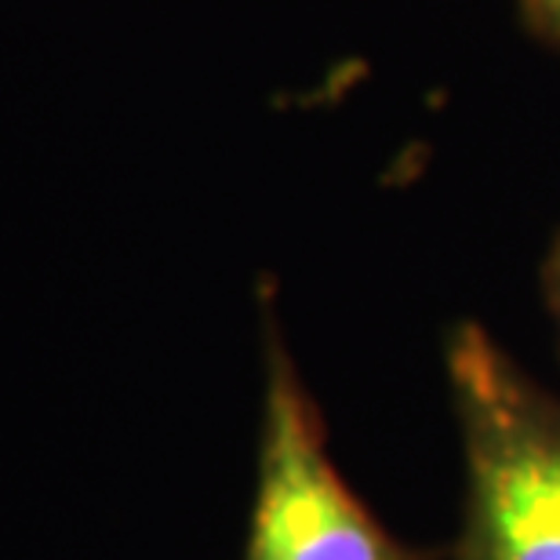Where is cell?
Segmentation results:
<instances>
[{
    "label": "cell",
    "instance_id": "obj_4",
    "mask_svg": "<svg viewBox=\"0 0 560 560\" xmlns=\"http://www.w3.org/2000/svg\"><path fill=\"white\" fill-rule=\"evenodd\" d=\"M546 291H550V306H553V317H557V328H560V241L546 262Z\"/></svg>",
    "mask_w": 560,
    "mask_h": 560
},
{
    "label": "cell",
    "instance_id": "obj_1",
    "mask_svg": "<svg viewBox=\"0 0 560 560\" xmlns=\"http://www.w3.org/2000/svg\"><path fill=\"white\" fill-rule=\"evenodd\" d=\"M447 383L466 452L455 560H560V400L474 320L447 339Z\"/></svg>",
    "mask_w": 560,
    "mask_h": 560
},
{
    "label": "cell",
    "instance_id": "obj_2",
    "mask_svg": "<svg viewBox=\"0 0 560 560\" xmlns=\"http://www.w3.org/2000/svg\"><path fill=\"white\" fill-rule=\"evenodd\" d=\"M244 560H430L400 546L346 488L273 317H266L259 480Z\"/></svg>",
    "mask_w": 560,
    "mask_h": 560
},
{
    "label": "cell",
    "instance_id": "obj_3",
    "mask_svg": "<svg viewBox=\"0 0 560 560\" xmlns=\"http://www.w3.org/2000/svg\"><path fill=\"white\" fill-rule=\"evenodd\" d=\"M535 22H539L542 30H550L553 37L560 40V0H528Z\"/></svg>",
    "mask_w": 560,
    "mask_h": 560
}]
</instances>
